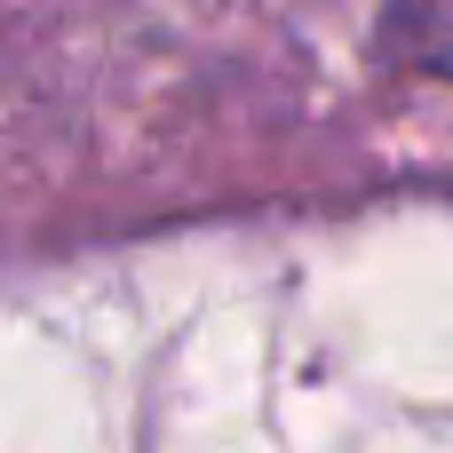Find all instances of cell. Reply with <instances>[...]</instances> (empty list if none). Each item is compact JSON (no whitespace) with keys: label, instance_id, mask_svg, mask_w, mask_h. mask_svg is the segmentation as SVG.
<instances>
[{"label":"cell","instance_id":"cell-1","mask_svg":"<svg viewBox=\"0 0 453 453\" xmlns=\"http://www.w3.org/2000/svg\"><path fill=\"white\" fill-rule=\"evenodd\" d=\"M390 48L414 72L453 80V0H390Z\"/></svg>","mask_w":453,"mask_h":453}]
</instances>
